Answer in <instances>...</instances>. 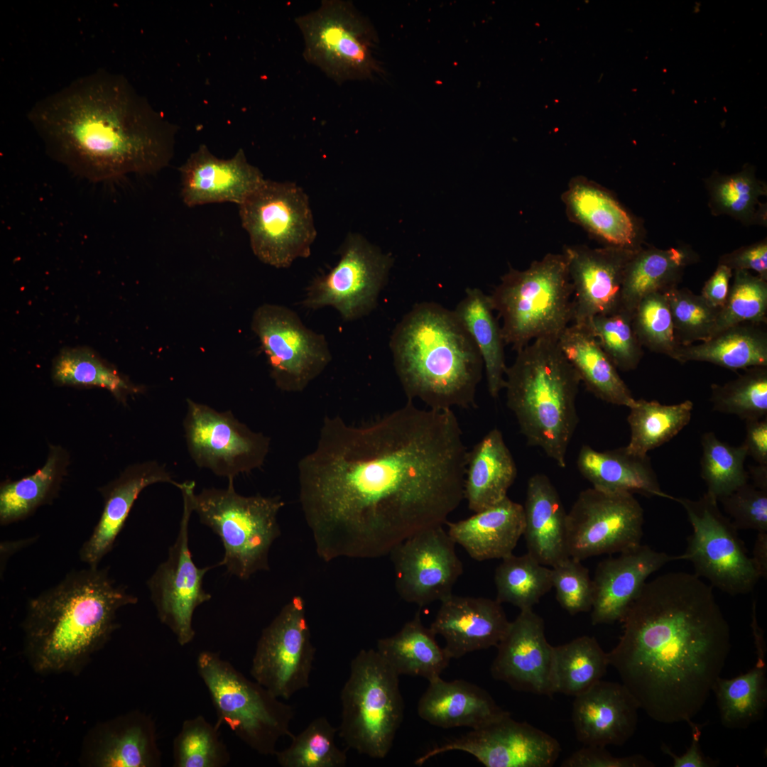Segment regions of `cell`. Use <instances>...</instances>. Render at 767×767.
<instances>
[{
    "mask_svg": "<svg viewBox=\"0 0 767 767\" xmlns=\"http://www.w3.org/2000/svg\"><path fill=\"white\" fill-rule=\"evenodd\" d=\"M467 455L452 410L408 400L364 425L327 418L299 464L300 500L318 554L376 558L443 526L464 499Z\"/></svg>",
    "mask_w": 767,
    "mask_h": 767,
    "instance_id": "1",
    "label": "cell"
},
{
    "mask_svg": "<svg viewBox=\"0 0 767 767\" xmlns=\"http://www.w3.org/2000/svg\"><path fill=\"white\" fill-rule=\"evenodd\" d=\"M620 622L609 665L652 719L691 727L731 649L712 587L695 574L660 575L645 583Z\"/></svg>",
    "mask_w": 767,
    "mask_h": 767,
    "instance_id": "2",
    "label": "cell"
},
{
    "mask_svg": "<svg viewBox=\"0 0 767 767\" xmlns=\"http://www.w3.org/2000/svg\"><path fill=\"white\" fill-rule=\"evenodd\" d=\"M28 119L53 159L93 181L156 173L176 128L124 76L99 70L38 101Z\"/></svg>",
    "mask_w": 767,
    "mask_h": 767,
    "instance_id": "3",
    "label": "cell"
},
{
    "mask_svg": "<svg viewBox=\"0 0 767 767\" xmlns=\"http://www.w3.org/2000/svg\"><path fill=\"white\" fill-rule=\"evenodd\" d=\"M137 602L105 567L69 572L28 602L22 627L31 668L42 675L78 673L117 629V611Z\"/></svg>",
    "mask_w": 767,
    "mask_h": 767,
    "instance_id": "4",
    "label": "cell"
},
{
    "mask_svg": "<svg viewBox=\"0 0 767 767\" xmlns=\"http://www.w3.org/2000/svg\"><path fill=\"white\" fill-rule=\"evenodd\" d=\"M389 347L408 400L435 410L475 406L484 364L453 310L435 302L415 304L396 325Z\"/></svg>",
    "mask_w": 767,
    "mask_h": 767,
    "instance_id": "5",
    "label": "cell"
},
{
    "mask_svg": "<svg viewBox=\"0 0 767 767\" xmlns=\"http://www.w3.org/2000/svg\"><path fill=\"white\" fill-rule=\"evenodd\" d=\"M505 376L506 405L527 443L565 468L578 423L576 398L581 381L558 339H536L517 351Z\"/></svg>",
    "mask_w": 767,
    "mask_h": 767,
    "instance_id": "6",
    "label": "cell"
},
{
    "mask_svg": "<svg viewBox=\"0 0 767 767\" xmlns=\"http://www.w3.org/2000/svg\"><path fill=\"white\" fill-rule=\"evenodd\" d=\"M502 319L506 345L517 352L534 339H558L573 317V287L562 254H547L523 271L510 268L489 295Z\"/></svg>",
    "mask_w": 767,
    "mask_h": 767,
    "instance_id": "7",
    "label": "cell"
},
{
    "mask_svg": "<svg viewBox=\"0 0 767 767\" xmlns=\"http://www.w3.org/2000/svg\"><path fill=\"white\" fill-rule=\"evenodd\" d=\"M197 670L209 692L217 717L248 747L273 755L279 740L291 737L293 707L255 680L248 679L217 652L203 651Z\"/></svg>",
    "mask_w": 767,
    "mask_h": 767,
    "instance_id": "8",
    "label": "cell"
},
{
    "mask_svg": "<svg viewBox=\"0 0 767 767\" xmlns=\"http://www.w3.org/2000/svg\"><path fill=\"white\" fill-rule=\"evenodd\" d=\"M399 675L376 650H361L351 660L340 700L338 735L348 749L385 758L403 719Z\"/></svg>",
    "mask_w": 767,
    "mask_h": 767,
    "instance_id": "9",
    "label": "cell"
},
{
    "mask_svg": "<svg viewBox=\"0 0 767 767\" xmlns=\"http://www.w3.org/2000/svg\"><path fill=\"white\" fill-rule=\"evenodd\" d=\"M190 498L200 522L221 539L222 560L227 572L241 580L267 570L269 549L279 535L277 515L283 502L279 497L244 496L236 492L234 479L227 488H205Z\"/></svg>",
    "mask_w": 767,
    "mask_h": 767,
    "instance_id": "10",
    "label": "cell"
},
{
    "mask_svg": "<svg viewBox=\"0 0 767 767\" xmlns=\"http://www.w3.org/2000/svg\"><path fill=\"white\" fill-rule=\"evenodd\" d=\"M239 207L251 249L261 261L283 268L310 255L317 232L308 197L300 187L265 180Z\"/></svg>",
    "mask_w": 767,
    "mask_h": 767,
    "instance_id": "11",
    "label": "cell"
},
{
    "mask_svg": "<svg viewBox=\"0 0 767 767\" xmlns=\"http://www.w3.org/2000/svg\"><path fill=\"white\" fill-rule=\"evenodd\" d=\"M295 22L304 40L305 60L336 83L367 79L379 71L372 54L374 32L352 1L324 0Z\"/></svg>",
    "mask_w": 767,
    "mask_h": 767,
    "instance_id": "12",
    "label": "cell"
},
{
    "mask_svg": "<svg viewBox=\"0 0 767 767\" xmlns=\"http://www.w3.org/2000/svg\"><path fill=\"white\" fill-rule=\"evenodd\" d=\"M692 527L682 560L692 562L695 575L731 595L748 594L761 578L737 529L714 497L705 493L697 500L675 497Z\"/></svg>",
    "mask_w": 767,
    "mask_h": 767,
    "instance_id": "13",
    "label": "cell"
},
{
    "mask_svg": "<svg viewBox=\"0 0 767 767\" xmlns=\"http://www.w3.org/2000/svg\"><path fill=\"white\" fill-rule=\"evenodd\" d=\"M339 260L306 289L303 307L334 308L345 321L369 315L387 283L393 259L359 234L349 233L339 249Z\"/></svg>",
    "mask_w": 767,
    "mask_h": 767,
    "instance_id": "14",
    "label": "cell"
},
{
    "mask_svg": "<svg viewBox=\"0 0 767 767\" xmlns=\"http://www.w3.org/2000/svg\"><path fill=\"white\" fill-rule=\"evenodd\" d=\"M251 330L266 354L271 376L282 391H303L332 359L325 335L307 327L294 310L284 305L258 307Z\"/></svg>",
    "mask_w": 767,
    "mask_h": 767,
    "instance_id": "15",
    "label": "cell"
},
{
    "mask_svg": "<svg viewBox=\"0 0 767 767\" xmlns=\"http://www.w3.org/2000/svg\"><path fill=\"white\" fill-rule=\"evenodd\" d=\"M643 510L633 494L588 488L567 513L569 557L583 560L641 545Z\"/></svg>",
    "mask_w": 767,
    "mask_h": 767,
    "instance_id": "16",
    "label": "cell"
},
{
    "mask_svg": "<svg viewBox=\"0 0 767 767\" xmlns=\"http://www.w3.org/2000/svg\"><path fill=\"white\" fill-rule=\"evenodd\" d=\"M315 653L304 602L294 597L262 631L250 674L275 696L287 700L310 685Z\"/></svg>",
    "mask_w": 767,
    "mask_h": 767,
    "instance_id": "17",
    "label": "cell"
},
{
    "mask_svg": "<svg viewBox=\"0 0 767 767\" xmlns=\"http://www.w3.org/2000/svg\"><path fill=\"white\" fill-rule=\"evenodd\" d=\"M194 484L193 481H187L178 486L183 499L178 534L169 548L168 558L147 581L160 621L170 629L180 646L187 645L194 639V611L211 599V594L203 589V577L215 567H197L189 548L188 526L193 512L190 491Z\"/></svg>",
    "mask_w": 767,
    "mask_h": 767,
    "instance_id": "18",
    "label": "cell"
},
{
    "mask_svg": "<svg viewBox=\"0 0 767 767\" xmlns=\"http://www.w3.org/2000/svg\"><path fill=\"white\" fill-rule=\"evenodd\" d=\"M187 403L185 437L197 467L229 479L261 466L268 451V438L251 431L230 410L219 412L189 398Z\"/></svg>",
    "mask_w": 767,
    "mask_h": 767,
    "instance_id": "19",
    "label": "cell"
},
{
    "mask_svg": "<svg viewBox=\"0 0 767 767\" xmlns=\"http://www.w3.org/2000/svg\"><path fill=\"white\" fill-rule=\"evenodd\" d=\"M450 751L472 755L486 767H550L559 757L558 741L527 722H517L508 712L485 726L433 748L415 763Z\"/></svg>",
    "mask_w": 767,
    "mask_h": 767,
    "instance_id": "20",
    "label": "cell"
},
{
    "mask_svg": "<svg viewBox=\"0 0 767 767\" xmlns=\"http://www.w3.org/2000/svg\"><path fill=\"white\" fill-rule=\"evenodd\" d=\"M455 543L442 526L420 531L390 553L400 597L419 606L441 602L452 594L463 572Z\"/></svg>",
    "mask_w": 767,
    "mask_h": 767,
    "instance_id": "21",
    "label": "cell"
},
{
    "mask_svg": "<svg viewBox=\"0 0 767 767\" xmlns=\"http://www.w3.org/2000/svg\"><path fill=\"white\" fill-rule=\"evenodd\" d=\"M491 674L511 688L551 697L555 693L554 646L543 619L533 609L521 610L496 646Z\"/></svg>",
    "mask_w": 767,
    "mask_h": 767,
    "instance_id": "22",
    "label": "cell"
},
{
    "mask_svg": "<svg viewBox=\"0 0 767 767\" xmlns=\"http://www.w3.org/2000/svg\"><path fill=\"white\" fill-rule=\"evenodd\" d=\"M638 249L583 245L564 249L573 287L572 324L585 326L594 316L619 310L624 273Z\"/></svg>",
    "mask_w": 767,
    "mask_h": 767,
    "instance_id": "23",
    "label": "cell"
},
{
    "mask_svg": "<svg viewBox=\"0 0 767 767\" xmlns=\"http://www.w3.org/2000/svg\"><path fill=\"white\" fill-rule=\"evenodd\" d=\"M179 170L181 197L190 207L221 202L239 205L265 180L242 149L231 158L222 159L201 145Z\"/></svg>",
    "mask_w": 767,
    "mask_h": 767,
    "instance_id": "24",
    "label": "cell"
},
{
    "mask_svg": "<svg viewBox=\"0 0 767 767\" xmlns=\"http://www.w3.org/2000/svg\"><path fill=\"white\" fill-rule=\"evenodd\" d=\"M676 560H682L681 555H670L641 544L599 562L592 580V624L620 622L648 577Z\"/></svg>",
    "mask_w": 767,
    "mask_h": 767,
    "instance_id": "25",
    "label": "cell"
},
{
    "mask_svg": "<svg viewBox=\"0 0 767 767\" xmlns=\"http://www.w3.org/2000/svg\"><path fill=\"white\" fill-rule=\"evenodd\" d=\"M161 758L156 724L137 710L96 725L80 756L82 764L97 767H158Z\"/></svg>",
    "mask_w": 767,
    "mask_h": 767,
    "instance_id": "26",
    "label": "cell"
},
{
    "mask_svg": "<svg viewBox=\"0 0 767 767\" xmlns=\"http://www.w3.org/2000/svg\"><path fill=\"white\" fill-rule=\"evenodd\" d=\"M640 706L623 684L599 680L575 696L572 719L584 746H622L633 735Z\"/></svg>",
    "mask_w": 767,
    "mask_h": 767,
    "instance_id": "27",
    "label": "cell"
},
{
    "mask_svg": "<svg viewBox=\"0 0 767 767\" xmlns=\"http://www.w3.org/2000/svg\"><path fill=\"white\" fill-rule=\"evenodd\" d=\"M440 602L430 628L445 638L451 658L496 646L510 624L496 599L452 594Z\"/></svg>",
    "mask_w": 767,
    "mask_h": 767,
    "instance_id": "28",
    "label": "cell"
},
{
    "mask_svg": "<svg viewBox=\"0 0 767 767\" xmlns=\"http://www.w3.org/2000/svg\"><path fill=\"white\" fill-rule=\"evenodd\" d=\"M159 482L178 486L164 466L146 462L128 467L121 476L99 489L104 508L99 520L80 550V560L89 567L99 562L114 548L134 504L146 486Z\"/></svg>",
    "mask_w": 767,
    "mask_h": 767,
    "instance_id": "29",
    "label": "cell"
},
{
    "mask_svg": "<svg viewBox=\"0 0 767 767\" xmlns=\"http://www.w3.org/2000/svg\"><path fill=\"white\" fill-rule=\"evenodd\" d=\"M561 197L569 219L606 246L641 247L634 219L601 185L578 175L570 180Z\"/></svg>",
    "mask_w": 767,
    "mask_h": 767,
    "instance_id": "30",
    "label": "cell"
},
{
    "mask_svg": "<svg viewBox=\"0 0 767 767\" xmlns=\"http://www.w3.org/2000/svg\"><path fill=\"white\" fill-rule=\"evenodd\" d=\"M446 523L450 537L472 559L501 560L513 553L523 536V506L506 496L469 518Z\"/></svg>",
    "mask_w": 767,
    "mask_h": 767,
    "instance_id": "31",
    "label": "cell"
},
{
    "mask_svg": "<svg viewBox=\"0 0 767 767\" xmlns=\"http://www.w3.org/2000/svg\"><path fill=\"white\" fill-rule=\"evenodd\" d=\"M508 712L478 685L463 680L447 682L440 677L429 681L418 704V714L421 719L445 729H477Z\"/></svg>",
    "mask_w": 767,
    "mask_h": 767,
    "instance_id": "32",
    "label": "cell"
},
{
    "mask_svg": "<svg viewBox=\"0 0 767 767\" xmlns=\"http://www.w3.org/2000/svg\"><path fill=\"white\" fill-rule=\"evenodd\" d=\"M523 506L528 553L541 564L553 567L569 557L567 513L550 479L535 474L528 481Z\"/></svg>",
    "mask_w": 767,
    "mask_h": 767,
    "instance_id": "33",
    "label": "cell"
},
{
    "mask_svg": "<svg viewBox=\"0 0 767 767\" xmlns=\"http://www.w3.org/2000/svg\"><path fill=\"white\" fill-rule=\"evenodd\" d=\"M751 629L756 661L746 673L733 678L719 677L712 692L715 695L722 724L731 729H745L763 717L767 707L766 644L752 604Z\"/></svg>",
    "mask_w": 767,
    "mask_h": 767,
    "instance_id": "34",
    "label": "cell"
},
{
    "mask_svg": "<svg viewBox=\"0 0 767 767\" xmlns=\"http://www.w3.org/2000/svg\"><path fill=\"white\" fill-rule=\"evenodd\" d=\"M577 465L595 489L675 499L661 489L648 455H634L626 447L601 452L584 445L578 453Z\"/></svg>",
    "mask_w": 767,
    "mask_h": 767,
    "instance_id": "35",
    "label": "cell"
},
{
    "mask_svg": "<svg viewBox=\"0 0 767 767\" xmlns=\"http://www.w3.org/2000/svg\"><path fill=\"white\" fill-rule=\"evenodd\" d=\"M517 475L513 457L498 428L489 431L468 452L464 499L474 513L507 496Z\"/></svg>",
    "mask_w": 767,
    "mask_h": 767,
    "instance_id": "36",
    "label": "cell"
},
{
    "mask_svg": "<svg viewBox=\"0 0 767 767\" xmlns=\"http://www.w3.org/2000/svg\"><path fill=\"white\" fill-rule=\"evenodd\" d=\"M558 343L580 381L597 398L628 408L633 404L636 399L631 391L587 326L572 323L562 332Z\"/></svg>",
    "mask_w": 767,
    "mask_h": 767,
    "instance_id": "37",
    "label": "cell"
},
{
    "mask_svg": "<svg viewBox=\"0 0 767 767\" xmlns=\"http://www.w3.org/2000/svg\"><path fill=\"white\" fill-rule=\"evenodd\" d=\"M435 636L418 611L396 634L379 639L376 650L399 676H420L429 682L440 677L452 659Z\"/></svg>",
    "mask_w": 767,
    "mask_h": 767,
    "instance_id": "38",
    "label": "cell"
},
{
    "mask_svg": "<svg viewBox=\"0 0 767 767\" xmlns=\"http://www.w3.org/2000/svg\"><path fill=\"white\" fill-rule=\"evenodd\" d=\"M453 311L480 353L489 393L496 398L505 386L506 344L489 295L479 288H468Z\"/></svg>",
    "mask_w": 767,
    "mask_h": 767,
    "instance_id": "39",
    "label": "cell"
},
{
    "mask_svg": "<svg viewBox=\"0 0 767 767\" xmlns=\"http://www.w3.org/2000/svg\"><path fill=\"white\" fill-rule=\"evenodd\" d=\"M673 359L706 361L730 370L767 366V334L760 324L741 323L700 344L680 347Z\"/></svg>",
    "mask_w": 767,
    "mask_h": 767,
    "instance_id": "40",
    "label": "cell"
},
{
    "mask_svg": "<svg viewBox=\"0 0 767 767\" xmlns=\"http://www.w3.org/2000/svg\"><path fill=\"white\" fill-rule=\"evenodd\" d=\"M690 261V254L684 249L641 247L626 266L619 310L633 315L646 295L677 285Z\"/></svg>",
    "mask_w": 767,
    "mask_h": 767,
    "instance_id": "41",
    "label": "cell"
},
{
    "mask_svg": "<svg viewBox=\"0 0 767 767\" xmlns=\"http://www.w3.org/2000/svg\"><path fill=\"white\" fill-rule=\"evenodd\" d=\"M67 455L59 446L50 445L45 464L34 474L7 482L0 487V523L9 525L31 515L57 495L65 471Z\"/></svg>",
    "mask_w": 767,
    "mask_h": 767,
    "instance_id": "42",
    "label": "cell"
},
{
    "mask_svg": "<svg viewBox=\"0 0 767 767\" xmlns=\"http://www.w3.org/2000/svg\"><path fill=\"white\" fill-rule=\"evenodd\" d=\"M629 408L631 437L626 449L631 454L645 457L649 451L673 438L690 423L693 403L687 400L663 405L641 398L636 399Z\"/></svg>",
    "mask_w": 767,
    "mask_h": 767,
    "instance_id": "43",
    "label": "cell"
},
{
    "mask_svg": "<svg viewBox=\"0 0 767 767\" xmlns=\"http://www.w3.org/2000/svg\"><path fill=\"white\" fill-rule=\"evenodd\" d=\"M52 378L59 386L103 388L119 401L141 391L127 378L88 348H66L55 358Z\"/></svg>",
    "mask_w": 767,
    "mask_h": 767,
    "instance_id": "44",
    "label": "cell"
},
{
    "mask_svg": "<svg viewBox=\"0 0 767 767\" xmlns=\"http://www.w3.org/2000/svg\"><path fill=\"white\" fill-rule=\"evenodd\" d=\"M609 665L608 653L594 637L582 636L554 646L555 693L575 697L585 692L602 680Z\"/></svg>",
    "mask_w": 767,
    "mask_h": 767,
    "instance_id": "45",
    "label": "cell"
},
{
    "mask_svg": "<svg viewBox=\"0 0 767 767\" xmlns=\"http://www.w3.org/2000/svg\"><path fill=\"white\" fill-rule=\"evenodd\" d=\"M494 584L499 603L511 604L520 610L533 609L553 587L551 568L528 553L520 556L512 553L496 567Z\"/></svg>",
    "mask_w": 767,
    "mask_h": 767,
    "instance_id": "46",
    "label": "cell"
},
{
    "mask_svg": "<svg viewBox=\"0 0 767 767\" xmlns=\"http://www.w3.org/2000/svg\"><path fill=\"white\" fill-rule=\"evenodd\" d=\"M338 729L325 717L310 722L290 737V745L274 756L282 767H344L347 757L336 744Z\"/></svg>",
    "mask_w": 767,
    "mask_h": 767,
    "instance_id": "47",
    "label": "cell"
},
{
    "mask_svg": "<svg viewBox=\"0 0 767 767\" xmlns=\"http://www.w3.org/2000/svg\"><path fill=\"white\" fill-rule=\"evenodd\" d=\"M700 472L708 494L718 499L749 482L744 467L747 452L743 444L732 446L720 440L713 432L701 437Z\"/></svg>",
    "mask_w": 767,
    "mask_h": 767,
    "instance_id": "48",
    "label": "cell"
},
{
    "mask_svg": "<svg viewBox=\"0 0 767 767\" xmlns=\"http://www.w3.org/2000/svg\"><path fill=\"white\" fill-rule=\"evenodd\" d=\"M172 749L175 767H224L231 761L219 726L202 715L183 721Z\"/></svg>",
    "mask_w": 767,
    "mask_h": 767,
    "instance_id": "49",
    "label": "cell"
},
{
    "mask_svg": "<svg viewBox=\"0 0 767 767\" xmlns=\"http://www.w3.org/2000/svg\"><path fill=\"white\" fill-rule=\"evenodd\" d=\"M736 379L711 385L714 410L746 420L767 416V366L744 369Z\"/></svg>",
    "mask_w": 767,
    "mask_h": 767,
    "instance_id": "50",
    "label": "cell"
},
{
    "mask_svg": "<svg viewBox=\"0 0 767 767\" xmlns=\"http://www.w3.org/2000/svg\"><path fill=\"white\" fill-rule=\"evenodd\" d=\"M766 281L749 271H734L733 284L718 313L712 336L741 323H766Z\"/></svg>",
    "mask_w": 767,
    "mask_h": 767,
    "instance_id": "51",
    "label": "cell"
},
{
    "mask_svg": "<svg viewBox=\"0 0 767 767\" xmlns=\"http://www.w3.org/2000/svg\"><path fill=\"white\" fill-rule=\"evenodd\" d=\"M668 300L674 334L679 346L705 342L712 336L719 309L710 306L700 295L674 285L663 292Z\"/></svg>",
    "mask_w": 767,
    "mask_h": 767,
    "instance_id": "52",
    "label": "cell"
},
{
    "mask_svg": "<svg viewBox=\"0 0 767 767\" xmlns=\"http://www.w3.org/2000/svg\"><path fill=\"white\" fill-rule=\"evenodd\" d=\"M633 315L619 310L592 318L587 326L617 369L634 370L643 355V346L634 330Z\"/></svg>",
    "mask_w": 767,
    "mask_h": 767,
    "instance_id": "53",
    "label": "cell"
},
{
    "mask_svg": "<svg viewBox=\"0 0 767 767\" xmlns=\"http://www.w3.org/2000/svg\"><path fill=\"white\" fill-rule=\"evenodd\" d=\"M709 190L714 214H728L743 222L755 218L758 199L766 194V185L749 170L711 180Z\"/></svg>",
    "mask_w": 767,
    "mask_h": 767,
    "instance_id": "54",
    "label": "cell"
},
{
    "mask_svg": "<svg viewBox=\"0 0 767 767\" xmlns=\"http://www.w3.org/2000/svg\"><path fill=\"white\" fill-rule=\"evenodd\" d=\"M632 323L643 347L674 359L676 342L668 300L663 292L646 295L633 312Z\"/></svg>",
    "mask_w": 767,
    "mask_h": 767,
    "instance_id": "55",
    "label": "cell"
},
{
    "mask_svg": "<svg viewBox=\"0 0 767 767\" xmlns=\"http://www.w3.org/2000/svg\"><path fill=\"white\" fill-rule=\"evenodd\" d=\"M552 587L556 599L571 615L591 611L593 583L580 560L568 557L551 568Z\"/></svg>",
    "mask_w": 767,
    "mask_h": 767,
    "instance_id": "56",
    "label": "cell"
},
{
    "mask_svg": "<svg viewBox=\"0 0 767 767\" xmlns=\"http://www.w3.org/2000/svg\"><path fill=\"white\" fill-rule=\"evenodd\" d=\"M718 501L737 530L767 532V489L747 482Z\"/></svg>",
    "mask_w": 767,
    "mask_h": 767,
    "instance_id": "57",
    "label": "cell"
},
{
    "mask_svg": "<svg viewBox=\"0 0 767 767\" xmlns=\"http://www.w3.org/2000/svg\"><path fill=\"white\" fill-rule=\"evenodd\" d=\"M651 761L641 754L616 757L605 747L584 746L572 753L560 764L562 767H654Z\"/></svg>",
    "mask_w": 767,
    "mask_h": 767,
    "instance_id": "58",
    "label": "cell"
},
{
    "mask_svg": "<svg viewBox=\"0 0 767 767\" xmlns=\"http://www.w3.org/2000/svg\"><path fill=\"white\" fill-rule=\"evenodd\" d=\"M719 263L728 266L732 271L753 270L759 277L767 281L766 240L724 254L719 259Z\"/></svg>",
    "mask_w": 767,
    "mask_h": 767,
    "instance_id": "59",
    "label": "cell"
},
{
    "mask_svg": "<svg viewBox=\"0 0 767 767\" xmlns=\"http://www.w3.org/2000/svg\"><path fill=\"white\" fill-rule=\"evenodd\" d=\"M692 730V741L686 751L678 756L665 744H661V750L668 755L673 761V767H713L719 764V761L707 757L700 746L702 727L694 723L690 727Z\"/></svg>",
    "mask_w": 767,
    "mask_h": 767,
    "instance_id": "60",
    "label": "cell"
},
{
    "mask_svg": "<svg viewBox=\"0 0 767 767\" xmlns=\"http://www.w3.org/2000/svg\"><path fill=\"white\" fill-rule=\"evenodd\" d=\"M731 276L732 270L719 263L713 275L705 282L700 295L712 308L722 309L727 298Z\"/></svg>",
    "mask_w": 767,
    "mask_h": 767,
    "instance_id": "61",
    "label": "cell"
},
{
    "mask_svg": "<svg viewBox=\"0 0 767 767\" xmlns=\"http://www.w3.org/2000/svg\"><path fill=\"white\" fill-rule=\"evenodd\" d=\"M751 456L761 465H767V416L746 421V437L742 443Z\"/></svg>",
    "mask_w": 767,
    "mask_h": 767,
    "instance_id": "62",
    "label": "cell"
},
{
    "mask_svg": "<svg viewBox=\"0 0 767 767\" xmlns=\"http://www.w3.org/2000/svg\"><path fill=\"white\" fill-rule=\"evenodd\" d=\"M760 577L767 575V532H758L751 557Z\"/></svg>",
    "mask_w": 767,
    "mask_h": 767,
    "instance_id": "63",
    "label": "cell"
},
{
    "mask_svg": "<svg viewBox=\"0 0 767 767\" xmlns=\"http://www.w3.org/2000/svg\"><path fill=\"white\" fill-rule=\"evenodd\" d=\"M749 478L753 480V484L758 488L767 489V465L758 464L751 467L748 472Z\"/></svg>",
    "mask_w": 767,
    "mask_h": 767,
    "instance_id": "64",
    "label": "cell"
}]
</instances>
